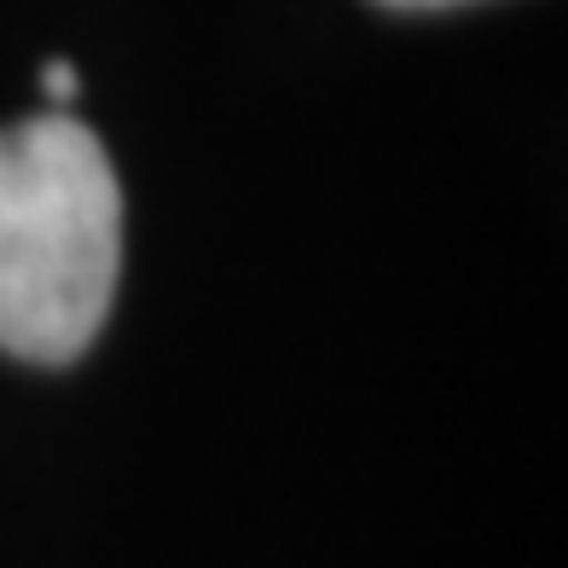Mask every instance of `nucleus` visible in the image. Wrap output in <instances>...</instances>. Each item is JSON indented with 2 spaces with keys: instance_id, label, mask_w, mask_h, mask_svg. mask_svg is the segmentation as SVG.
<instances>
[{
  "instance_id": "f257e3e1",
  "label": "nucleus",
  "mask_w": 568,
  "mask_h": 568,
  "mask_svg": "<svg viewBox=\"0 0 568 568\" xmlns=\"http://www.w3.org/2000/svg\"><path fill=\"white\" fill-rule=\"evenodd\" d=\"M122 273V186L70 111L0 128V348L36 366L88 354Z\"/></svg>"
},
{
  "instance_id": "f03ea898",
  "label": "nucleus",
  "mask_w": 568,
  "mask_h": 568,
  "mask_svg": "<svg viewBox=\"0 0 568 568\" xmlns=\"http://www.w3.org/2000/svg\"><path fill=\"white\" fill-rule=\"evenodd\" d=\"M41 93L53 99V111H64L70 99L82 93V75H75V70L64 64V59H47V64H41Z\"/></svg>"
},
{
  "instance_id": "7ed1b4c3",
  "label": "nucleus",
  "mask_w": 568,
  "mask_h": 568,
  "mask_svg": "<svg viewBox=\"0 0 568 568\" xmlns=\"http://www.w3.org/2000/svg\"><path fill=\"white\" fill-rule=\"evenodd\" d=\"M383 7H406V12H429V7H464V0H383Z\"/></svg>"
}]
</instances>
